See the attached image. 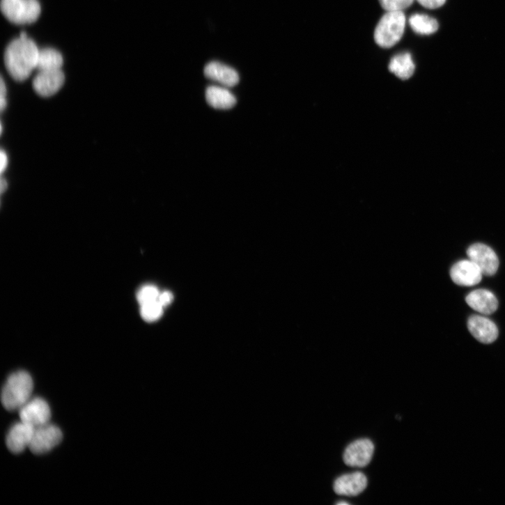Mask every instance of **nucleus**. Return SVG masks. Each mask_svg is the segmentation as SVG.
<instances>
[{
    "label": "nucleus",
    "instance_id": "nucleus-13",
    "mask_svg": "<svg viewBox=\"0 0 505 505\" xmlns=\"http://www.w3.org/2000/svg\"><path fill=\"white\" fill-rule=\"evenodd\" d=\"M367 483L366 476L363 473L357 472L338 478L335 481L334 488L339 495L357 496L366 489Z\"/></svg>",
    "mask_w": 505,
    "mask_h": 505
},
{
    "label": "nucleus",
    "instance_id": "nucleus-17",
    "mask_svg": "<svg viewBox=\"0 0 505 505\" xmlns=\"http://www.w3.org/2000/svg\"><path fill=\"white\" fill-rule=\"evenodd\" d=\"M415 64L410 53H403L393 57L389 65V70L401 79L405 80L412 77Z\"/></svg>",
    "mask_w": 505,
    "mask_h": 505
},
{
    "label": "nucleus",
    "instance_id": "nucleus-24",
    "mask_svg": "<svg viewBox=\"0 0 505 505\" xmlns=\"http://www.w3.org/2000/svg\"><path fill=\"white\" fill-rule=\"evenodd\" d=\"M7 87L3 78H1V87H0V108L3 112L7 107Z\"/></svg>",
    "mask_w": 505,
    "mask_h": 505
},
{
    "label": "nucleus",
    "instance_id": "nucleus-9",
    "mask_svg": "<svg viewBox=\"0 0 505 505\" xmlns=\"http://www.w3.org/2000/svg\"><path fill=\"white\" fill-rule=\"evenodd\" d=\"M373 453L374 445L371 440H359L347 447L343 460L348 466L364 467L370 463Z\"/></svg>",
    "mask_w": 505,
    "mask_h": 505
},
{
    "label": "nucleus",
    "instance_id": "nucleus-3",
    "mask_svg": "<svg viewBox=\"0 0 505 505\" xmlns=\"http://www.w3.org/2000/svg\"><path fill=\"white\" fill-rule=\"evenodd\" d=\"M405 26L406 17L402 11L387 12L375 28V42L382 48L392 47L401 39Z\"/></svg>",
    "mask_w": 505,
    "mask_h": 505
},
{
    "label": "nucleus",
    "instance_id": "nucleus-23",
    "mask_svg": "<svg viewBox=\"0 0 505 505\" xmlns=\"http://www.w3.org/2000/svg\"><path fill=\"white\" fill-rule=\"evenodd\" d=\"M417 1L426 8L435 10L443 6L446 0H417Z\"/></svg>",
    "mask_w": 505,
    "mask_h": 505
},
{
    "label": "nucleus",
    "instance_id": "nucleus-27",
    "mask_svg": "<svg viewBox=\"0 0 505 505\" xmlns=\"http://www.w3.org/2000/svg\"><path fill=\"white\" fill-rule=\"evenodd\" d=\"M8 188V182L4 179H1V182H0V189H1V193H3Z\"/></svg>",
    "mask_w": 505,
    "mask_h": 505
},
{
    "label": "nucleus",
    "instance_id": "nucleus-10",
    "mask_svg": "<svg viewBox=\"0 0 505 505\" xmlns=\"http://www.w3.org/2000/svg\"><path fill=\"white\" fill-rule=\"evenodd\" d=\"M483 275L478 266L469 259L458 262L451 270L453 281L459 286H475L481 281Z\"/></svg>",
    "mask_w": 505,
    "mask_h": 505
},
{
    "label": "nucleus",
    "instance_id": "nucleus-8",
    "mask_svg": "<svg viewBox=\"0 0 505 505\" xmlns=\"http://www.w3.org/2000/svg\"><path fill=\"white\" fill-rule=\"evenodd\" d=\"M64 82L65 75L61 69L40 70L33 79V86L38 95L50 97L61 88Z\"/></svg>",
    "mask_w": 505,
    "mask_h": 505
},
{
    "label": "nucleus",
    "instance_id": "nucleus-12",
    "mask_svg": "<svg viewBox=\"0 0 505 505\" xmlns=\"http://www.w3.org/2000/svg\"><path fill=\"white\" fill-rule=\"evenodd\" d=\"M467 327L471 334L482 343H492L498 337L497 327L486 318L473 316L469 318Z\"/></svg>",
    "mask_w": 505,
    "mask_h": 505
},
{
    "label": "nucleus",
    "instance_id": "nucleus-15",
    "mask_svg": "<svg viewBox=\"0 0 505 505\" xmlns=\"http://www.w3.org/2000/svg\"><path fill=\"white\" fill-rule=\"evenodd\" d=\"M205 76L227 87L236 86L240 81L238 73L233 68L219 62H212L205 68Z\"/></svg>",
    "mask_w": 505,
    "mask_h": 505
},
{
    "label": "nucleus",
    "instance_id": "nucleus-5",
    "mask_svg": "<svg viewBox=\"0 0 505 505\" xmlns=\"http://www.w3.org/2000/svg\"><path fill=\"white\" fill-rule=\"evenodd\" d=\"M51 410L42 398H31L20 410L21 421L37 428L49 424Z\"/></svg>",
    "mask_w": 505,
    "mask_h": 505
},
{
    "label": "nucleus",
    "instance_id": "nucleus-2",
    "mask_svg": "<svg viewBox=\"0 0 505 505\" xmlns=\"http://www.w3.org/2000/svg\"><path fill=\"white\" fill-rule=\"evenodd\" d=\"M33 380L26 371H17L8 378L1 395L4 407L10 412L20 410L31 398Z\"/></svg>",
    "mask_w": 505,
    "mask_h": 505
},
{
    "label": "nucleus",
    "instance_id": "nucleus-28",
    "mask_svg": "<svg viewBox=\"0 0 505 505\" xmlns=\"http://www.w3.org/2000/svg\"><path fill=\"white\" fill-rule=\"evenodd\" d=\"M348 504V503H347V502H339V503H338V504Z\"/></svg>",
    "mask_w": 505,
    "mask_h": 505
},
{
    "label": "nucleus",
    "instance_id": "nucleus-22",
    "mask_svg": "<svg viewBox=\"0 0 505 505\" xmlns=\"http://www.w3.org/2000/svg\"><path fill=\"white\" fill-rule=\"evenodd\" d=\"M379 2L385 11L398 12L410 8L414 0H379Z\"/></svg>",
    "mask_w": 505,
    "mask_h": 505
},
{
    "label": "nucleus",
    "instance_id": "nucleus-1",
    "mask_svg": "<svg viewBox=\"0 0 505 505\" xmlns=\"http://www.w3.org/2000/svg\"><path fill=\"white\" fill-rule=\"evenodd\" d=\"M40 49L34 41L20 37L6 48L4 59L10 75L18 81L28 79L36 69Z\"/></svg>",
    "mask_w": 505,
    "mask_h": 505
},
{
    "label": "nucleus",
    "instance_id": "nucleus-25",
    "mask_svg": "<svg viewBox=\"0 0 505 505\" xmlns=\"http://www.w3.org/2000/svg\"><path fill=\"white\" fill-rule=\"evenodd\" d=\"M173 299V294L169 291H164L160 293L158 297V302L164 308L172 302Z\"/></svg>",
    "mask_w": 505,
    "mask_h": 505
},
{
    "label": "nucleus",
    "instance_id": "nucleus-26",
    "mask_svg": "<svg viewBox=\"0 0 505 505\" xmlns=\"http://www.w3.org/2000/svg\"><path fill=\"white\" fill-rule=\"evenodd\" d=\"M0 171H1V173H3L7 169L8 165V157L7 153L4 151H1V154H0Z\"/></svg>",
    "mask_w": 505,
    "mask_h": 505
},
{
    "label": "nucleus",
    "instance_id": "nucleus-11",
    "mask_svg": "<svg viewBox=\"0 0 505 505\" xmlns=\"http://www.w3.org/2000/svg\"><path fill=\"white\" fill-rule=\"evenodd\" d=\"M35 429L22 421L15 424L7 436V446L10 451L14 453H20L29 447Z\"/></svg>",
    "mask_w": 505,
    "mask_h": 505
},
{
    "label": "nucleus",
    "instance_id": "nucleus-6",
    "mask_svg": "<svg viewBox=\"0 0 505 505\" xmlns=\"http://www.w3.org/2000/svg\"><path fill=\"white\" fill-rule=\"evenodd\" d=\"M62 439L61 430L58 427L48 424L35 429L29 448L35 454H43L59 444Z\"/></svg>",
    "mask_w": 505,
    "mask_h": 505
},
{
    "label": "nucleus",
    "instance_id": "nucleus-20",
    "mask_svg": "<svg viewBox=\"0 0 505 505\" xmlns=\"http://www.w3.org/2000/svg\"><path fill=\"white\" fill-rule=\"evenodd\" d=\"M163 309L158 300L148 302L141 306V316L145 321L153 323L162 316Z\"/></svg>",
    "mask_w": 505,
    "mask_h": 505
},
{
    "label": "nucleus",
    "instance_id": "nucleus-18",
    "mask_svg": "<svg viewBox=\"0 0 505 505\" xmlns=\"http://www.w3.org/2000/svg\"><path fill=\"white\" fill-rule=\"evenodd\" d=\"M63 58L60 52L52 48L40 49L37 68L39 71L61 69Z\"/></svg>",
    "mask_w": 505,
    "mask_h": 505
},
{
    "label": "nucleus",
    "instance_id": "nucleus-14",
    "mask_svg": "<svg viewBox=\"0 0 505 505\" xmlns=\"http://www.w3.org/2000/svg\"><path fill=\"white\" fill-rule=\"evenodd\" d=\"M466 302L469 307L483 315L492 314L498 307V301L495 295L485 289L472 291L467 296Z\"/></svg>",
    "mask_w": 505,
    "mask_h": 505
},
{
    "label": "nucleus",
    "instance_id": "nucleus-19",
    "mask_svg": "<svg viewBox=\"0 0 505 505\" xmlns=\"http://www.w3.org/2000/svg\"><path fill=\"white\" fill-rule=\"evenodd\" d=\"M412 29L418 34L431 35L439 29L437 21L427 15L417 14L410 20Z\"/></svg>",
    "mask_w": 505,
    "mask_h": 505
},
{
    "label": "nucleus",
    "instance_id": "nucleus-21",
    "mask_svg": "<svg viewBox=\"0 0 505 505\" xmlns=\"http://www.w3.org/2000/svg\"><path fill=\"white\" fill-rule=\"evenodd\" d=\"M160 290L153 285H146L141 287L137 293V300L141 306L146 303L157 301L160 295Z\"/></svg>",
    "mask_w": 505,
    "mask_h": 505
},
{
    "label": "nucleus",
    "instance_id": "nucleus-7",
    "mask_svg": "<svg viewBox=\"0 0 505 505\" xmlns=\"http://www.w3.org/2000/svg\"><path fill=\"white\" fill-rule=\"evenodd\" d=\"M470 261L474 263L483 275H494L499 267V260L495 251L483 244H474L467 251Z\"/></svg>",
    "mask_w": 505,
    "mask_h": 505
},
{
    "label": "nucleus",
    "instance_id": "nucleus-4",
    "mask_svg": "<svg viewBox=\"0 0 505 505\" xmlns=\"http://www.w3.org/2000/svg\"><path fill=\"white\" fill-rule=\"evenodd\" d=\"M0 8L10 22L20 25L36 22L41 13L38 0H1Z\"/></svg>",
    "mask_w": 505,
    "mask_h": 505
},
{
    "label": "nucleus",
    "instance_id": "nucleus-16",
    "mask_svg": "<svg viewBox=\"0 0 505 505\" xmlns=\"http://www.w3.org/2000/svg\"><path fill=\"white\" fill-rule=\"evenodd\" d=\"M206 98L210 106L216 109L229 110L237 104V99L228 89L212 86L206 91Z\"/></svg>",
    "mask_w": 505,
    "mask_h": 505
}]
</instances>
